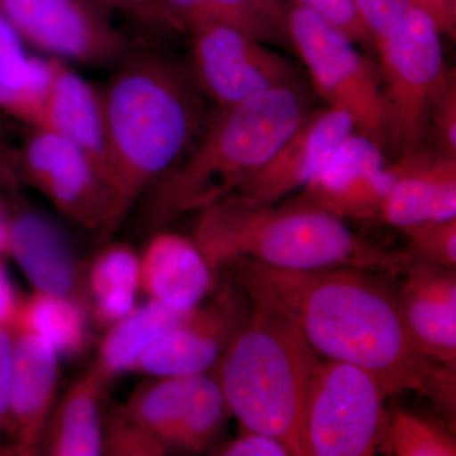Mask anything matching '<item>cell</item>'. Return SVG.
Instances as JSON below:
<instances>
[{
    "label": "cell",
    "instance_id": "obj_1",
    "mask_svg": "<svg viewBox=\"0 0 456 456\" xmlns=\"http://www.w3.org/2000/svg\"><path fill=\"white\" fill-rule=\"evenodd\" d=\"M224 266L253 305L292 321L317 354L373 374L388 397L416 392L454 419L456 367L419 349L395 294L370 272L279 269L245 257Z\"/></svg>",
    "mask_w": 456,
    "mask_h": 456
},
{
    "label": "cell",
    "instance_id": "obj_2",
    "mask_svg": "<svg viewBox=\"0 0 456 456\" xmlns=\"http://www.w3.org/2000/svg\"><path fill=\"white\" fill-rule=\"evenodd\" d=\"M202 93L191 71L155 53L131 56L99 88L110 231L191 151L202 127Z\"/></svg>",
    "mask_w": 456,
    "mask_h": 456
},
{
    "label": "cell",
    "instance_id": "obj_3",
    "mask_svg": "<svg viewBox=\"0 0 456 456\" xmlns=\"http://www.w3.org/2000/svg\"><path fill=\"white\" fill-rule=\"evenodd\" d=\"M194 242L212 269L245 257L279 269L349 268L398 277L415 261L406 250L360 239L345 221L302 200L256 207L224 198L203 209Z\"/></svg>",
    "mask_w": 456,
    "mask_h": 456
},
{
    "label": "cell",
    "instance_id": "obj_4",
    "mask_svg": "<svg viewBox=\"0 0 456 456\" xmlns=\"http://www.w3.org/2000/svg\"><path fill=\"white\" fill-rule=\"evenodd\" d=\"M296 84L218 110L200 143L159 182L152 218L203 211L230 197L281 149L308 116Z\"/></svg>",
    "mask_w": 456,
    "mask_h": 456
},
{
    "label": "cell",
    "instance_id": "obj_5",
    "mask_svg": "<svg viewBox=\"0 0 456 456\" xmlns=\"http://www.w3.org/2000/svg\"><path fill=\"white\" fill-rule=\"evenodd\" d=\"M317 355L292 321L253 305L220 358L216 379L228 411L245 430L269 435L290 455L305 456V404Z\"/></svg>",
    "mask_w": 456,
    "mask_h": 456
},
{
    "label": "cell",
    "instance_id": "obj_6",
    "mask_svg": "<svg viewBox=\"0 0 456 456\" xmlns=\"http://www.w3.org/2000/svg\"><path fill=\"white\" fill-rule=\"evenodd\" d=\"M377 47L387 141L399 155L415 151L428 134L432 102L452 70L445 64L441 33L424 9L415 5L397 31Z\"/></svg>",
    "mask_w": 456,
    "mask_h": 456
},
{
    "label": "cell",
    "instance_id": "obj_7",
    "mask_svg": "<svg viewBox=\"0 0 456 456\" xmlns=\"http://www.w3.org/2000/svg\"><path fill=\"white\" fill-rule=\"evenodd\" d=\"M285 35L330 107L349 114L355 132L383 146L387 112L379 71L360 55L354 42L297 3L288 5Z\"/></svg>",
    "mask_w": 456,
    "mask_h": 456
},
{
    "label": "cell",
    "instance_id": "obj_8",
    "mask_svg": "<svg viewBox=\"0 0 456 456\" xmlns=\"http://www.w3.org/2000/svg\"><path fill=\"white\" fill-rule=\"evenodd\" d=\"M387 397L364 369L335 360L318 362L305 404V456L374 455L388 421Z\"/></svg>",
    "mask_w": 456,
    "mask_h": 456
},
{
    "label": "cell",
    "instance_id": "obj_9",
    "mask_svg": "<svg viewBox=\"0 0 456 456\" xmlns=\"http://www.w3.org/2000/svg\"><path fill=\"white\" fill-rule=\"evenodd\" d=\"M25 44L66 62L102 65L118 59L126 40L97 0H0Z\"/></svg>",
    "mask_w": 456,
    "mask_h": 456
},
{
    "label": "cell",
    "instance_id": "obj_10",
    "mask_svg": "<svg viewBox=\"0 0 456 456\" xmlns=\"http://www.w3.org/2000/svg\"><path fill=\"white\" fill-rule=\"evenodd\" d=\"M194 79L218 110L244 99L293 84V66L264 42L222 23L191 27Z\"/></svg>",
    "mask_w": 456,
    "mask_h": 456
},
{
    "label": "cell",
    "instance_id": "obj_11",
    "mask_svg": "<svg viewBox=\"0 0 456 456\" xmlns=\"http://www.w3.org/2000/svg\"><path fill=\"white\" fill-rule=\"evenodd\" d=\"M16 156L20 182L38 189L66 217L110 231V193L83 149L53 132L29 128Z\"/></svg>",
    "mask_w": 456,
    "mask_h": 456
},
{
    "label": "cell",
    "instance_id": "obj_12",
    "mask_svg": "<svg viewBox=\"0 0 456 456\" xmlns=\"http://www.w3.org/2000/svg\"><path fill=\"white\" fill-rule=\"evenodd\" d=\"M123 408L165 449L194 452L212 443L230 412L217 379L206 373L161 378L137 389Z\"/></svg>",
    "mask_w": 456,
    "mask_h": 456
},
{
    "label": "cell",
    "instance_id": "obj_13",
    "mask_svg": "<svg viewBox=\"0 0 456 456\" xmlns=\"http://www.w3.org/2000/svg\"><path fill=\"white\" fill-rule=\"evenodd\" d=\"M392 182L391 167L386 165L382 146L353 132L303 188L299 200L342 221L370 220L379 217Z\"/></svg>",
    "mask_w": 456,
    "mask_h": 456
},
{
    "label": "cell",
    "instance_id": "obj_14",
    "mask_svg": "<svg viewBox=\"0 0 456 456\" xmlns=\"http://www.w3.org/2000/svg\"><path fill=\"white\" fill-rule=\"evenodd\" d=\"M353 132V118L338 108L308 114L268 163L230 197L248 206H274L281 198L305 188Z\"/></svg>",
    "mask_w": 456,
    "mask_h": 456
},
{
    "label": "cell",
    "instance_id": "obj_15",
    "mask_svg": "<svg viewBox=\"0 0 456 456\" xmlns=\"http://www.w3.org/2000/svg\"><path fill=\"white\" fill-rule=\"evenodd\" d=\"M13 334L8 432L11 454L32 456L42 440L55 404L59 354L38 336Z\"/></svg>",
    "mask_w": 456,
    "mask_h": 456
},
{
    "label": "cell",
    "instance_id": "obj_16",
    "mask_svg": "<svg viewBox=\"0 0 456 456\" xmlns=\"http://www.w3.org/2000/svg\"><path fill=\"white\" fill-rule=\"evenodd\" d=\"M208 305H198L161 336L141 358L136 370L154 377L206 373L215 367L239 331V308L232 294H222Z\"/></svg>",
    "mask_w": 456,
    "mask_h": 456
},
{
    "label": "cell",
    "instance_id": "obj_17",
    "mask_svg": "<svg viewBox=\"0 0 456 456\" xmlns=\"http://www.w3.org/2000/svg\"><path fill=\"white\" fill-rule=\"evenodd\" d=\"M393 182L379 218L402 230L456 217V158L419 149L391 165Z\"/></svg>",
    "mask_w": 456,
    "mask_h": 456
},
{
    "label": "cell",
    "instance_id": "obj_18",
    "mask_svg": "<svg viewBox=\"0 0 456 456\" xmlns=\"http://www.w3.org/2000/svg\"><path fill=\"white\" fill-rule=\"evenodd\" d=\"M401 275L395 298L411 338L434 362L456 367L455 270L415 260Z\"/></svg>",
    "mask_w": 456,
    "mask_h": 456
},
{
    "label": "cell",
    "instance_id": "obj_19",
    "mask_svg": "<svg viewBox=\"0 0 456 456\" xmlns=\"http://www.w3.org/2000/svg\"><path fill=\"white\" fill-rule=\"evenodd\" d=\"M46 66L40 121L33 130L53 132L79 146L92 159L104 182L106 136L99 88L62 60L50 57Z\"/></svg>",
    "mask_w": 456,
    "mask_h": 456
},
{
    "label": "cell",
    "instance_id": "obj_20",
    "mask_svg": "<svg viewBox=\"0 0 456 456\" xmlns=\"http://www.w3.org/2000/svg\"><path fill=\"white\" fill-rule=\"evenodd\" d=\"M212 270L196 242L178 233L160 232L140 257V288L171 310L191 311L211 293Z\"/></svg>",
    "mask_w": 456,
    "mask_h": 456
},
{
    "label": "cell",
    "instance_id": "obj_21",
    "mask_svg": "<svg viewBox=\"0 0 456 456\" xmlns=\"http://www.w3.org/2000/svg\"><path fill=\"white\" fill-rule=\"evenodd\" d=\"M7 253L36 290L70 296L77 281V265L68 240L44 216L25 212L8 221Z\"/></svg>",
    "mask_w": 456,
    "mask_h": 456
},
{
    "label": "cell",
    "instance_id": "obj_22",
    "mask_svg": "<svg viewBox=\"0 0 456 456\" xmlns=\"http://www.w3.org/2000/svg\"><path fill=\"white\" fill-rule=\"evenodd\" d=\"M108 380L92 365L53 411L41 449L53 456H98L103 448L102 393Z\"/></svg>",
    "mask_w": 456,
    "mask_h": 456
},
{
    "label": "cell",
    "instance_id": "obj_23",
    "mask_svg": "<svg viewBox=\"0 0 456 456\" xmlns=\"http://www.w3.org/2000/svg\"><path fill=\"white\" fill-rule=\"evenodd\" d=\"M189 312L171 310L155 299H150L142 307H134L127 316L113 323L102 341L94 367L107 380L136 370L146 351L161 336L179 325Z\"/></svg>",
    "mask_w": 456,
    "mask_h": 456
},
{
    "label": "cell",
    "instance_id": "obj_24",
    "mask_svg": "<svg viewBox=\"0 0 456 456\" xmlns=\"http://www.w3.org/2000/svg\"><path fill=\"white\" fill-rule=\"evenodd\" d=\"M9 330L38 336L49 342L60 356H73L86 342V316L82 305L70 296L35 290L18 301Z\"/></svg>",
    "mask_w": 456,
    "mask_h": 456
},
{
    "label": "cell",
    "instance_id": "obj_25",
    "mask_svg": "<svg viewBox=\"0 0 456 456\" xmlns=\"http://www.w3.org/2000/svg\"><path fill=\"white\" fill-rule=\"evenodd\" d=\"M88 287L99 321L113 325L127 316L140 289L139 255L128 245L108 246L90 266Z\"/></svg>",
    "mask_w": 456,
    "mask_h": 456
},
{
    "label": "cell",
    "instance_id": "obj_26",
    "mask_svg": "<svg viewBox=\"0 0 456 456\" xmlns=\"http://www.w3.org/2000/svg\"><path fill=\"white\" fill-rule=\"evenodd\" d=\"M175 28L222 23L261 42H281L284 33L248 7L244 0H163Z\"/></svg>",
    "mask_w": 456,
    "mask_h": 456
},
{
    "label": "cell",
    "instance_id": "obj_27",
    "mask_svg": "<svg viewBox=\"0 0 456 456\" xmlns=\"http://www.w3.org/2000/svg\"><path fill=\"white\" fill-rule=\"evenodd\" d=\"M382 449L395 456L456 455V443L449 432L402 410L388 416Z\"/></svg>",
    "mask_w": 456,
    "mask_h": 456
},
{
    "label": "cell",
    "instance_id": "obj_28",
    "mask_svg": "<svg viewBox=\"0 0 456 456\" xmlns=\"http://www.w3.org/2000/svg\"><path fill=\"white\" fill-rule=\"evenodd\" d=\"M399 231L407 237L406 251L413 259L455 270L456 217L424 222Z\"/></svg>",
    "mask_w": 456,
    "mask_h": 456
},
{
    "label": "cell",
    "instance_id": "obj_29",
    "mask_svg": "<svg viewBox=\"0 0 456 456\" xmlns=\"http://www.w3.org/2000/svg\"><path fill=\"white\" fill-rule=\"evenodd\" d=\"M167 449L145 426L125 408L103 424L102 454L114 456H161Z\"/></svg>",
    "mask_w": 456,
    "mask_h": 456
},
{
    "label": "cell",
    "instance_id": "obj_30",
    "mask_svg": "<svg viewBox=\"0 0 456 456\" xmlns=\"http://www.w3.org/2000/svg\"><path fill=\"white\" fill-rule=\"evenodd\" d=\"M45 60L27 53L25 42L0 13V86L14 88L31 83L44 71Z\"/></svg>",
    "mask_w": 456,
    "mask_h": 456
},
{
    "label": "cell",
    "instance_id": "obj_31",
    "mask_svg": "<svg viewBox=\"0 0 456 456\" xmlns=\"http://www.w3.org/2000/svg\"><path fill=\"white\" fill-rule=\"evenodd\" d=\"M428 132L436 143L437 151L456 158V80L454 70L448 77L431 104Z\"/></svg>",
    "mask_w": 456,
    "mask_h": 456
},
{
    "label": "cell",
    "instance_id": "obj_32",
    "mask_svg": "<svg viewBox=\"0 0 456 456\" xmlns=\"http://www.w3.org/2000/svg\"><path fill=\"white\" fill-rule=\"evenodd\" d=\"M356 13L370 33L375 45L397 31L404 22L411 9L415 7L413 0H351Z\"/></svg>",
    "mask_w": 456,
    "mask_h": 456
},
{
    "label": "cell",
    "instance_id": "obj_33",
    "mask_svg": "<svg viewBox=\"0 0 456 456\" xmlns=\"http://www.w3.org/2000/svg\"><path fill=\"white\" fill-rule=\"evenodd\" d=\"M294 3L314 11L354 44L373 41L351 0H294Z\"/></svg>",
    "mask_w": 456,
    "mask_h": 456
},
{
    "label": "cell",
    "instance_id": "obj_34",
    "mask_svg": "<svg viewBox=\"0 0 456 456\" xmlns=\"http://www.w3.org/2000/svg\"><path fill=\"white\" fill-rule=\"evenodd\" d=\"M220 455L224 456H288L289 449L281 441L260 432L248 431L231 441Z\"/></svg>",
    "mask_w": 456,
    "mask_h": 456
},
{
    "label": "cell",
    "instance_id": "obj_35",
    "mask_svg": "<svg viewBox=\"0 0 456 456\" xmlns=\"http://www.w3.org/2000/svg\"><path fill=\"white\" fill-rule=\"evenodd\" d=\"M97 2L110 12L116 9L143 22L175 27L165 8L163 0H97Z\"/></svg>",
    "mask_w": 456,
    "mask_h": 456
},
{
    "label": "cell",
    "instance_id": "obj_36",
    "mask_svg": "<svg viewBox=\"0 0 456 456\" xmlns=\"http://www.w3.org/2000/svg\"><path fill=\"white\" fill-rule=\"evenodd\" d=\"M12 360H13V334L8 327L0 326V444L2 445V435L8 432Z\"/></svg>",
    "mask_w": 456,
    "mask_h": 456
},
{
    "label": "cell",
    "instance_id": "obj_37",
    "mask_svg": "<svg viewBox=\"0 0 456 456\" xmlns=\"http://www.w3.org/2000/svg\"><path fill=\"white\" fill-rule=\"evenodd\" d=\"M415 5L424 9L431 17L441 35L455 40L456 37V0H413Z\"/></svg>",
    "mask_w": 456,
    "mask_h": 456
},
{
    "label": "cell",
    "instance_id": "obj_38",
    "mask_svg": "<svg viewBox=\"0 0 456 456\" xmlns=\"http://www.w3.org/2000/svg\"><path fill=\"white\" fill-rule=\"evenodd\" d=\"M20 183L16 152L4 143H0V188L14 194L20 189Z\"/></svg>",
    "mask_w": 456,
    "mask_h": 456
},
{
    "label": "cell",
    "instance_id": "obj_39",
    "mask_svg": "<svg viewBox=\"0 0 456 456\" xmlns=\"http://www.w3.org/2000/svg\"><path fill=\"white\" fill-rule=\"evenodd\" d=\"M18 301L13 284L9 278L7 270L0 261V326L11 325L12 318L16 312Z\"/></svg>",
    "mask_w": 456,
    "mask_h": 456
},
{
    "label": "cell",
    "instance_id": "obj_40",
    "mask_svg": "<svg viewBox=\"0 0 456 456\" xmlns=\"http://www.w3.org/2000/svg\"><path fill=\"white\" fill-rule=\"evenodd\" d=\"M244 2L285 35L288 4H284L281 0H244Z\"/></svg>",
    "mask_w": 456,
    "mask_h": 456
},
{
    "label": "cell",
    "instance_id": "obj_41",
    "mask_svg": "<svg viewBox=\"0 0 456 456\" xmlns=\"http://www.w3.org/2000/svg\"><path fill=\"white\" fill-rule=\"evenodd\" d=\"M7 232L8 221L5 220L2 211H0V253L5 251L7 253Z\"/></svg>",
    "mask_w": 456,
    "mask_h": 456
},
{
    "label": "cell",
    "instance_id": "obj_42",
    "mask_svg": "<svg viewBox=\"0 0 456 456\" xmlns=\"http://www.w3.org/2000/svg\"><path fill=\"white\" fill-rule=\"evenodd\" d=\"M9 131H11V126H9L8 118L4 114L0 113V143H4L8 139Z\"/></svg>",
    "mask_w": 456,
    "mask_h": 456
},
{
    "label": "cell",
    "instance_id": "obj_43",
    "mask_svg": "<svg viewBox=\"0 0 456 456\" xmlns=\"http://www.w3.org/2000/svg\"><path fill=\"white\" fill-rule=\"evenodd\" d=\"M5 452H8V449H5L4 445H2V444H0V455L5 454Z\"/></svg>",
    "mask_w": 456,
    "mask_h": 456
}]
</instances>
